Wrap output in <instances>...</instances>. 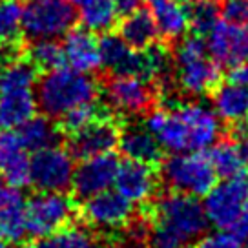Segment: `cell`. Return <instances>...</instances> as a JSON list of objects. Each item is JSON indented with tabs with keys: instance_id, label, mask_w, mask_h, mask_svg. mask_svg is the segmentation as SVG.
I'll use <instances>...</instances> for the list:
<instances>
[{
	"instance_id": "24",
	"label": "cell",
	"mask_w": 248,
	"mask_h": 248,
	"mask_svg": "<svg viewBox=\"0 0 248 248\" xmlns=\"http://www.w3.org/2000/svg\"><path fill=\"white\" fill-rule=\"evenodd\" d=\"M119 35L128 46L139 51L152 47L159 37L150 11L139 8L132 9L124 15V18L119 24Z\"/></svg>"
},
{
	"instance_id": "20",
	"label": "cell",
	"mask_w": 248,
	"mask_h": 248,
	"mask_svg": "<svg viewBox=\"0 0 248 248\" xmlns=\"http://www.w3.org/2000/svg\"><path fill=\"white\" fill-rule=\"evenodd\" d=\"M117 148L123 152L126 159L140 163L155 164L163 159V148L144 124L133 123L119 130Z\"/></svg>"
},
{
	"instance_id": "43",
	"label": "cell",
	"mask_w": 248,
	"mask_h": 248,
	"mask_svg": "<svg viewBox=\"0 0 248 248\" xmlns=\"http://www.w3.org/2000/svg\"><path fill=\"white\" fill-rule=\"evenodd\" d=\"M24 248H33V245H28V247H24Z\"/></svg>"
},
{
	"instance_id": "10",
	"label": "cell",
	"mask_w": 248,
	"mask_h": 248,
	"mask_svg": "<svg viewBox=\"0 0 248 248\" xmlns=\"http://www.w3.org/2000/svg\"><path fill=\"white\" fill-rule=\"evenodd\" d=\"M78 217L93 230L117 232L133 219V204L117 190H104L101 194L82 199V204L78 206Z\"/></svg>"
},
{
	"instance_id": "28",
	"label": "cell",
	"mask_w": 248,
	"mask_h": 248,
	"mask_svg": "<svg viewBox=\"0 0 248 248\" xmlns=\"http://www.w3.org/2000/svg\"><path fill=\"white\" fill-rule=\"evenodd\" d=\"M33 248H99V243L90 230L68 225L49 235L40 237Z\"/></svg>"
},
{
	"instance_id": "13",
	"label": "cell",
	"mask_w": 248,
	"mask_h": 248,
	"mask_svg": "<svg viewBox=\"0 0 248 248\" xmlns=\"http://www.w3.org/2000/svg\"><path fill=\"white\" fill-rule=\"evenodd\" d=\"M206 51L219 66L232 68L248 62V24L219 22L206 35Z\"/></svg>"
},
{
	"instance_id": "25",
	"label": "cell",
	"mask_w": 248,
	"mask_h": 248,
	"mask_svg": "<svg viewBox=\"0 0 248 248\" xmlns=\"http://www.w3.org/2000/svg\"><path fill=\"white\" fill-rule=\"evenodd\" d=\"M22 144L28 148V152L33 154L42 148L59 144L61 140V128L55 124V119L47 115H33L18 128H15Z\"/></svg>"
},
{
	"instance_id": "11",
	"label": "cell",
	"mask_w": 248,
	"mask_h": 248,
	"mask_svg": "<svg viewBox=\"0 0 248 248\" xmlns=\"http://www.w3.org/2000/svg\"><path fill=\"white\" fill-rule=\"evenodd\" d=\"M155 92L150 80L135 75H113L104 86V101L108 108L121 115H139L152 108Z\"/></svg>"
},
{
	"instance_id": "14",
	"label": "cell",
	"mask_w": 248,
	"mask_h": 248,
	"mask_svg": "<svg viewBox=\"0 0 248 248\" xmlns=\"http://www.w3.org/2000/svg\"><path fill=\"white\" fill-rule=\"evenodd\" d=\"M119 159L113 154L97 155L90 159H82V163L75 166L71 177V192L75 199H88L95 194L109 190L115 183Z\"/></svg>"
},
{
	"instance_id": "7",
	"label": "cell",
	"mask_w": 248,
	"mask_h": 248,
	"mask_svg": "<svg viewBox=\"0 0 248 248\" xmlns=\"http://www.w3.org/2000/svg\"><path fill=\"white\" fill-rule=\"evenodd\" d=\"M75 20L77 11L70 0H28L22 6V33L31 40L64 37Z\"/></svg>"
},
{
	"instance_id": "4",
	"label": "cell",
	"mask_w": 248,
	"mask_h": 248,
	"mask_svg": "<svg viewBox=\"0 0 248 248\" xmlns=\"http://www.w3.org/2000/svg\"><path fill=\"white\" fill-rule=\"evenodd\" d=\"M175 77L179 88L192 97H202L219 84L221 70L206 51L199 35L186 37L175 47Z\"/></svg>"
},
{
	"instance_id": "5",
	"label": "cell",
	"mask_w": 248,
	"mask_h": 248,
	"mask_svg": "<svg viewBox=\"0 0 248 248\" xmlns=\"http://www.w3.org/2000/svg\"><path fill=\"white\" fill-rule=\"evenodd\" d=\"M161 179L171 192L202 197L216 185L217 175L208 155L201 152L171 154L161 166Z\"/></svg>"
},
{
	"instance_id": "35",
	"label": "cell",
	"mask_w": 248,
	"mask_h": 248,
	"mask_svg": "<svg viewBox=\"0 0 248 248\" xmlns=\"http://www.w3.org/2000/svg\"><path fill=\"white\" fill-rule=\"evenodd\" d=\"M228 80L241 86H248V62H241L237 66H232L230 73H228Z\"/></svg>"
},
{
	"instance_id": "41",
	"label": "cell",
	"mask_w": 248,
	"mask_h": 248,
	"mask_svg": "<svg viewBox=\"0 0 248 248\" xmlns=\"http://www.w3.org/2000/svg\"><path fill=\"white\" fill-rule=\"evenodd\" d=\"M6 188V183H4V179H2V175H0V192Z\"/></svg>"
},
{
	"instance_id": "21",
	"label": "cell",
	"mask_w": 248,
	"mask_h": 248,
	"mask_svg": "<svg viewBox=\"0 0 248 248\" xmlns=\"http://www.w3.org/2000/svg\"><path fill=\"white\" fill-rule=\"evenodd\" d=\"M37 111L35 88L13 86L0 90V126L18 128Z\"/></svg>"
},
{
	"instance_id": "32",
	"label": "cell",
	"mask_w": 248,
	"mask_h": 248,
	"mask_svg": "<svg viewBox=\"0 0 248 248\" xmlns=\"http://www.w3.org/2000/svg\"><path fill=\"white\" fill-rule=\"evenodd\" d=\"M99 115V109L95 106V102L92 104H82V106H77V108L70 109L68 113H64V115L59 119L61 121V132H66L68 135L73 132H77L80 130L82 126L93 121L95 117Z\"/></svg>"
},
{
	"instance_id": "30",
	"label": "cell",
	"mask_w": 248,
	"mask_h": 248,
	"mask_svg": "<svg viewBox=\"0 0 248 248\" xmlns=\"http://www.w3.org/2000/svg\"><path fill=\"white\" fill-rule=\"evenodd\" d=\"M22 35V6L18 0H0V44H16Z\"/></svg>"
},
{
	"instance_id": "38",
	"label": "cell",
	"mask_w": 248,
	"mask_h": 248,
	"mask_svg": "<svg viewBox=\"0 0 248 248\" xmlns=\"http://www.w3.org/2000/svg\"><path fill=\"white\" fill-rule=\"evenodd\" d=\"M237 146H239L241 159H243V168L248 171V132L241 133V142Z\"/></svg>"
},
{
	"instance_id": "17",
	"label": "cell",
	"mask_w": 248,
	"mask_h": 248,
	"mask_svg": "<svg viewBox=\"0 0 248 248\" xmlns=\"http://www.w3.org/2000/svg\"><path fill=\"white\" fill-rule=\"evenodd\" d=\"M30 157L15 128L0 132V175L6 185L13 188L30 186Z\"/></svg>"
},
{
	"instance_id": "23",
	"label": "cell",
	"mask_w": 248,
	"mask_h": 248,
	"mask_svg": "<svg viewBox=\"0 0 248 248\" xmlns=\"http://www.w3.org/2000/svg\"><path fill=\"white\" fill-rule=\"evenodd\" d=\"M157 33L168 40H179L188 31V8L181 0H148Z\"/></svg>"
},
{
	"instance_id": "19",
	"label": "cell",
	"mask_w": 248,
	"mask_h": 248,
	"mask_svg": "<svg viewBox=\"0 0 248 248\" xmlns=\"http://www.w3.org/2000/svg\"><path fill=\"white\" fill-rule=\"evenodd\" d=\"M26 235V199L20 188L6 185L0 192V239L16 245Z\"/></svg>"
},
{
	"instance_id": "18",
	"label": "cell",
	"mask_w": 248,
	"mask_h": 248,
	"mask_svg": "<svg viewBox=\"0 0 248 248\" xmlns=\"http://www.w3.org/2000/svg\"><path fill=\"white\" fill-rule=\"evenodd\" d=\"M62 55L64 62L77 71L93 73L101 68L99 59V40L95 39L93 31L86 28H71L64 35Z\"/></svg>"
},
{
	"instance_id": "3",
	"label": "cell",
	"mask_w": 248,
	"mask_h": 248,
	"mask_svg": "<svg viewBox=\"0 0 248 248\" xmlns=\"http://www.w3.org/2000/svg\"><path fill=\"white\" fill-rule=\"evenodd\" d=\"M35 97L37 108L51 119H61L70 109L92 104L99 97V86L90 73H82L73 68L59 66L44 73L37 82Z\"/></svg>"
},
{
	"instance_id": "8",
	"label": "cell",
	"mask_w": 248,
	"mask_h": 248,
	"mask_svg": "<svg viewBox=\"0 0 248 248\" xmlns=\"http://www.w3.org/2000/svg\"><path fill=\"white\" fill-rule=\"evenodd\" d=\"M202 197V210L210 225L221 230H232L247 208L248 177L239 173L233 177L221 179V183L216 181V185Z\"/></svg>"
},
{
	"instance_id": "27",
	"label": "cell",
	"mask_w": 248,
	"mask_h": 248,
	"mask_svg": "<svg viewBox=\"0 0 248 248\" xmlns=\"http://www.w3.org/2000/svg\"><path fill=\"white\" fill-rule=\"evenodd\" d=\"M208 159L214 171H216V175L221 179L239 175L245 170L243 168V159H241L239 146L235 142H232V140L217 139L210 146Z\"/></svg>"
},
{
	"instance_id": "42",
	"label": "cell",
	"mask_w": 248,
	"mask_h": 248,
	"mask_svg": "<svg viewBox=\"0 0 248 248\" xmlns=\"http://www.w3.org/2000/svg\"><path fill=\"white\" fill-rule=\"evenodd\" d=\"M70 2H71V4H77L78 0H70Z\"/></svg>"
},
{
	"instance_id": "37",
	"label": "cell",
	"mask_w": 248,
	"mask_h": 248,
	"mask_svg": "<svg viewBox=\"0 0 248 248\" xmlns=\"http://www.w3.org/2000/svg\"><path fill=\"white\" fill-rule=\"evenodd\" d=\"M113 2H115V6L119 11L128 13V11H132V9H137L140 4L146 2V0H113Z\"/></svg>"
},
{
	"instance_id": "33",
	"label": "cell",
	"mask_w": 248,
	"mask_h": 248,
	"mask_svg": "<svg viewBox=\"0 0 248 248\" xmlns=\"http://www.w3.org/2000/svg\"><path fill=\"white\" fill-rule=\"evenodd\" d=\"M190 248H243L241 239L232 230H217V232L202 233Z\"/></svg>"
},
{
	"instance_id": "29",
	"label": "cell",
	"mask_w": 248,
	"mask_h": 248,
	"mask_svg": "<svg viewBox=\"0 0 248 248\" xmlns=\"http://www.w3.org/2000/svg\"><path fill=\"white\" fill-rule=\"evenodd\" d=\"M28 61L35 66V70H55L64 66L62 46L55 39H37L28 49Z\"/></svg>"
},
{
	"instance_id": "2",
	"label": "cell",
	"mask_w": 248,
	"mask_h": 248,
	"mask_svg": "<svg viewBox=\"0 0 248 248\" xmlns=\"http://www.w3.org/2000/svg\"><path fill=\"white\" fill-rule=\"evenodd\" d=\"M148 221V239L154 248H190L210 226L199 197L179 192L159 197Z\"/></svg>"
},
{
	"instance_id": "22",
	"label": "cell",
	"mask_w": 248,
	"mask_h": 248,
	"mask_svg": "<svg viewBox=\"0 0 248 248\" xmlns=\"http://www.w3.org/2000/svg\"><path fill=\"white\" fill-rule=\"evenodd\" d=\"M214 111L219 121H225L233 126L248 124V86L235 82L216 86L214 88Z\"/></svg>"
},
{
	"instance_id": "15",
	"label": "cell",
	"mask_w": 248,
	"mask_h": 248,
	"mask_svg": "<svg viewBox=\"0 0 248 248\" xmlns=\"http://www.w3.org/2000/svg\"><path fill=\"white\" fill-rule=\"evenodd\" d=\"M99 59L102 68L111 75H135L150 80L146 49H133L121 39V35L104 33L99 40Z\"/></svg>"
},
{
	"instance_id": "34",
	"label": "cell",
	"mask_w": 248,
	"mask_h": 248,
	"mask_svg": "<svg viewBox=\"0 0 248 248\" xmlns=\"http://www.w3.org/2000/svg\"><path fill=\"white\" fill-rule=\"evenodd\" d=\"M219 15L225 22L248 24V0H223Z\"/></svg>"
},
{
	"instance_id": "31",
	"label": "cell",
	"mask_w": 248,
	"mask_h": 248,
	"mask_svg": "<svg viewBox=\"0 0 248 248\" xmlns=\"http://www.w3.org/2000/svg\"><path fill=\"white\" fill-rule=\"evenodd\" d=\"M219 22V8L212 0H195L188 9V28L199 37H206Z\"/></svg>"
},
{
	"instance_id": "44",
	"label": "cell",
	"mask_w": 248,
	"mask_h": 248,
	"mask_svg": "<svg viewBox=\"0 0 248 248\" xmlns=\"http://www.w3.org/2000/svg\"><path fill=\"white\" fill-rule=\"evenodd\" d=\"M194 2H195V0H194ZM212 2H216V0H212Z\"/></svg>"
},
{
	"instance_id": "12",
	"label": "cell",
	"mask_w": 248,
	"mask_h": 248,
	"mask_svg": "<svg viewBox=\"0 0 248 248\" xmlns=\"http://www.w3.org/2000/svg\"><path fill=\"white\" fill-rule=\"evenodd\" d=\"M119 126L109 117L97 115L80 130L70 133L68 152L73 159H90L97 155L113 154L119 144Z\"/></svg>"
},
{
	"instance_id": "1",
	"label": "cell",
	"mask_w": 248,
	"mask_h": 248,
	"mask_svg": "<svg viewBox=\"0 0 248 248\" xmlns=\"http://www.w3.org/2000/svg\"><path fill=\"white\" fill-rule=\"evenodd\" d=\"M144 126L163 152H202L221 135V121L204 102H185L171 108L150 111Z\"/></svg>"
},
{
	"instance_id": "39",
	"label": "cell",
	"mask_w": 248,
	"mask_h": 248,
	"mask_svg": "<svg viewBox=\"0 0 248 248\" xmlns=\"http://www.w3.org/2000/svg\"><path fill=\"white\" fill-rule=\"evenodd\" d=\"M104 248H128V247L123 245V243H111V245H106Z\"/></svg>"
},
{
	"instance_id": "6",
	"label": "cell",
	"mask_w": 248,
	"mask_h": 248,
	"mask_svg": "<svg viewBox=\"0 0 248 248\" xmlns=\"http://www.w3.org/2000/svg\"><path fill=\"white\" fill-rule=\"evenodd\" d=\"M77 214L75 199L68 192H35L26 199V230L40 239L71 225Z\"/></svg>"
},
{
	"instance_id": "9",
	"label": "cell",
	"mask_w": 248,
	"mask_h": 248,
	"mask_svg": "<svg viewBox=\"0 0 248 248\" xmlns=\"http://www.w3.org/2000/svg\"><path fill=\"white\" fill-rule=\"evenodd\" d=\"M75 170V159L61 144L42 148L30 157V185L37 192L70 190Z\"/></svg>"
},
{
	"instance_id": "36",
	"label": "cell",
	"mask_w": 248,
	"mask_h": 248,
	"mask_svg": "<svg viewBox=\"0 0 248 248\" xmlns=\"http://www.w3.org/2000/svg\"><path fill=\"white\" fill-rule=\"evenodd\" d=\"M15 59H18V51H16L15 44H0V66L15 61Z\"/></svg>"
},
{
	"instance_id": "16",
	"label": "cell",
	"mask_w": 248,
	"mask_h": 248,
	"mask_svg": "<svg viewBox=\"0 0 248 248\" xmlns=\"http://www.w3.org/2000/svg\"><path fill=\"white\" fill-rule=\"evenodd\" d=\"M113 186L132 204H146L157 192L159 177L154 164L126 159L124 163H119Z\"/></svg>"
},
{
	"instance_id": "40",
	"label": "cell",
	"mask_w": 248,
	"mask_h": 248,
	"mask_svg": "<svg viewBox=\"0 0 248 248\" xmlns=\"http://www.w3.org/2000/svg\"><path fill=\"white\" fill-rule=\"evenodd\" d=\"M0 248H13V245H11V243H8V241L0 239Z\"/></svg>"
},
{
	"instance_id": "26",
	"label": "cell",
	"mask_w": 248,
	"mask_h": 248,
	"mask_svg": "<svg viewBox=\"0 0 248 248\" xmlns=\"http://www.w3.org/2000/svg\"><path fill=\"white\" fill-rule=\"evenodd\" d=\"M78 16L86 30L106 33L119 20V9L113 0H78Z\"/></svg>"
}]
</instances>
